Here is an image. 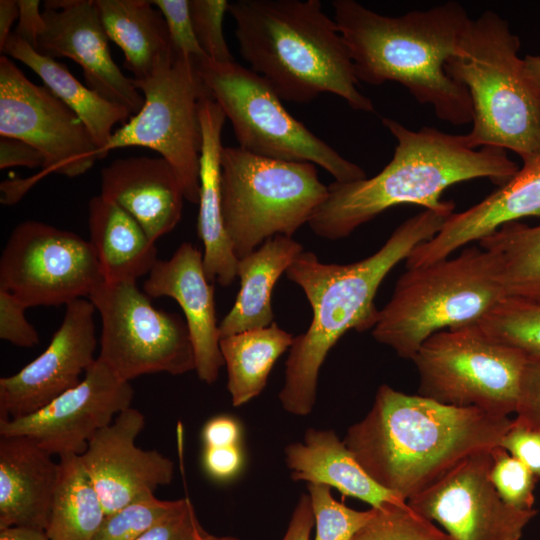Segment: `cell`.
Returning a JSON list of instances; mask_svg holds the SVG:
<instances>
[{
  "instance_id": "obj_10",
  "label": "cell",
  "mask_w": 540,
  "mask_h": 540,
  "mask_svg": "<svg viewBox=\"0 0 540 540\" xmlns=\"http://www.w3.org/2000/svg\"><path fill=\"white\" fill-rule=\"evenodd\" d=\"M133 81L144 96V104L113 132L105 154L130 146L156 151L174 169L185 199L198 204L202 149L199 106L211 95L196 60L173 50L149 76Z\"/></svg>"
},
{
  "instance_id": "obj_14",
  "label": "cell",
  "mask_w": 540,
  "mask_h": 540,
  "mask_svg": "<svg viewBox=\"0 0 540 540\" xmlns=\"http://www.w3.org/2000/svg\"><path fill=\"white\" fill-rule=\"evenodd\" d=\"M0 135L23 140L44 156L48 173L77 177L101 159L89 130L45 85L31 82L7 56L0 57Z\"/></svg>"
},
{
  "instance_id": "obj_9",
  "label": "cell",
  "mask_w": 540,
  "mask_h": 540,
  "mask_svg": "<svg viewBox=\"0 0 540 540\" xmlns=\"http://www.w3.org/2000/svg\"><path fill=\"white\" fill-rule=\"evenodd\" d=\"M211 97L232 124L238 147L251 154L291 162H310L336 182H352L366 172L314 135L283 106L281 98L258 73L236 61L196 60Z\"/></svg>"
},
{
  "instance_id": "obj_42",
  "label": "cell",
  "mask_w": 540,
  "mask_h": 540,
  "mask_svg": "<svg viewBox=\"0 0 540 540\" xmlns=\"http://www.w3.org/2000/svg\"><path fill=\"white\" fill-rule=\"evenodd\" d=\"M515 419L540 432V357H527Z\"/></svg>"
},
{
  "instance_id": "obj_51",
  "label": "cell",
  "mask_w": 540,
  "mask_h": 540,
  "mask_svg": "<svg viewBox=\"0 0 540 540\" xmlns=\"http://www.w3.org/2000/svg\"><path fill=\"white\" fill-rule=\"evenodd\" d=\"M523 61L527 76L540 96V56L526 55Z\"/></svg>"
},
{
  "instance_id": "obj_25",
  "label": "cell",
  "mask_w": 540,
  "mask_h": 540,
  "mask_svg": "<svg viewBox=\"0 0 540 540\" xmlns=\"http://www.w3.org/2000/svg\"><path fill=\"white\" fill-rule=\"evenodd\" d=\"M285 461L294 481L333 487L344 496L368 503L371 508L407 503L378 484L333 430L307 429L303 442L285 447Z\"/></svg>"
},
{
  "instance_id": "obj_34",
  "label": "cell",
  "mask_w": 540,
  "mask_h": 540,
  "mask_svg": "<svg viewBox=\"0 0 540 540\" xmlns=\"http://www.w3.org/2000/svg\"><path fill=\"white\" fill-rule=\"evenodd\" d=\"M372 518L351 540H452L435 523L413 511L408 504L374 508Z\"/></svg>"
},
{
  "instance_id": "obj_11",
  "label": "cell",
  "mask_w": 540,
  "mask_h": 540,
  "mask_svg": "<svg viewBox=\"0 0 540 540\" xmlns=\"http://www.w3.org/2000/svg\"><path fill=\"white\" fill-rule=\"evenodd\" d=\"M527 356L490 338L478 324L439 331L412 358L418 394L456 407L516 412Z\"/></svg>"
},
{
  "instance_id": "obj_28",
  "label": "cell",
  "mask_w": 540,
  "mask_h": 540,
  "mask_svg": "<svg viewBox=\"0 0 540 540\" xmlns=\"http://www.w3.org/2000/svg\"><path fill=\"white\" fill-rule=\"evenodd\" d=\"M2 53L33 70L44 85L78 115L99 147L101 159L105 158L113 127L126 123L131 113L82 84L64 64L40 54L13 32Z\"/></svg>"
},
{
  "instance_id": "obj_27",
  "label": "cell",
  "mask_w": 540,
  "mask_h": 540,
  "mask_svg": "<svg viewBox=\"0 0 540 540\" xmlns=\"http://www.w3.org/2000/svg\"><path fill=\"white\" fill-rule=\"evenodd\" d=\"M303 251L292 237L277 235L238 260L240 290L219 324L221 338L274 323L273 287Z\"/></svg>"
},
{
  "instance_id": "obj_16",
  "label": "cell",
  "mask_w": 540,
  "mask_h": 540,
  "mask_svg": "<svg viewBox=\"0 0 540 540\" xmlns=\"http://www.w3.org/2000/svg\"><path fill=\"white\" fill-rule=\"evenodd\" d=\"M134 391L98 358L84 378L40 410L0 420V436H25L51 455L81 456L94 434L131 407Z\"/></svg>"
},
{
  "instance_id": "obj_47",
  "label": "cell",
  "mask_w": 540,
  "mask_h": 540,
  "mask_svg": "<svg viewBox=\"0 0 540 540\" xmlns=\"http://www.w3.org/2000/svg\"><path fill=\"white\" fill-rule=\"evenodd\" d=\"M202 439L205 447L239 445L241 426L231 416H216L205 423L202 430Z\"/></svg>"
},
{
  "instance_id": "obj_6",
  "label": "cell",
  "mask_w": 540,
  "mask_h": 540,
  "mask_svg": "<svg viewBox=\"0 0 540 540\" xmlns=\"http://www.w3.org/2000/svg\"><path fill=\"white\" fill-rule=\"evenodd\" d=\"M520 40L496 12L470 20L446 73L467 88L473 106L468 145L511 150L525 159L540 152V96L518 56Z\"/></svg>"
},
{
  "instance_id": "obj_2",
  "label": "cell",
  "mask_w": 540,
  "mask_h": 540,
  "mask_svg": "<svg viewBox=\"0 0 540 540\" xmlns=\"http://www.w3.org/2000/svg\"><path fill=\"white\" fill-rule=\"evenodd\" d=\"M382 123L397 140L392 159L372 178L334 181L328 186L327 197L308 221L317 236L345 238L398 205H418L451 215L455 204L441 199L448 187L477 178L501 186L520 168L506 150L492 146L473 149L465 135L432 127L413 131L388 117Z\"/></svg>"
},
{
  "instance_id": "obj_38",
  "label": "cell",
  "mask_w": 540,
  "mask_h": 540,
  "mask_svg": "<svg viewBox=\"0 0 540 540\" xmlns=\"http://www.w3.org/2000/svg\"><path fill=\"white\" fill-rule=\"evenodd\" d=\"M195 36L206 56L217 63L233 62L223 33V19L228 11L226 0H189Z\"/></svg>"
},
{
  "instance_id": "obj_30",
  "label": "cell",
  "mask_w": 540,
  "mask_h": 540,
  "mask_svg": "<svg viewBox=\"0 0 540 540\" xmlns=\"http://www.w3.org/2000/svg\"><path fill=\"white\" fill-rule=\"evenodd\" d=\"M293 339L275 322L220 339L233 406L239 407L263 391L275 362L290 349Z\"/></svg>"
},
{
  "instance_id": "obj_49",
  "label": "cell",
  "mask_w": 540,
  "mask_h": 540,
  "mask_svg": "<svg viewBox=\"0 0 540 540\" xmlns=\"http://www.w3.org/2000/svg\"><path fill=\"white\" fill-rule=\"evenodd\" d=\"M19 17L17 2L14 0L0 1V51L3 52L5 45L12 34L11 27Z\"/></svg>"
},
{
  "instance_id": "obj_32",
  "label": "cell",
  "mask_w": 540,
  "mask_h": 540,
  "mask_svg": "<svg viewBox=\"0 0 540 540\" xmlns=\"http://www.w3.org/2000/svg\"><path fill=\"white\" fill-rule=\"evenodd\" d=\"M477 243L497 256L506 297L540 305V225L509 222Z\"/></svg>"
},
{
  "instance_id": "obj_35",
  "label": "cell",
  "mask_w": 540,
  "mask_h": 540,
  "mask_svg": "<svg viewBox=\"0 0 540 540\" xmlns=\"http://www.w3.org/2000/svg\"><path fill=\"white\" fill-rule=\"evenodd\" d=\"M307 489L316 525L315 540H351L374 515V508L360 511L338 502L327 485L308 483Z\"/></svg>"
},
{
  "instance_id": "obj_40",
  "label": "cell",
  "mask_w": 540,
  "mask_h": 540,
  "mask_svg": "<svg viewBox=\"0 0 540 540\" xmlns=\"http://www.w3.org/2000/svg\"><path fill=\"white\" fill-rule=\"evenodd\" d=\"M27 307L4 288H0V338L16 346L30 348L39 343V335L26 319Z\"/></svg>"
},
{
  "instance_id": "obj_29",
  "label": "cell",
  "mask_w": 540,
  "mask_h": 540,
  "mask_svg": "<svg viewBox=\"0 0 540 540\" xmlns=\"http://www.w3.org/2000/svg\"><path fill=\"white\" fill-rule=\"evenodd\" d=\"M108 35L123 51V66L141 80L172 53L168 28L159 9L147 0H95Z\"/></svg>"
},
{
  "instance_id": "obj_13",
  "label": "cell",
  "mask_w": 540,
  "mask_h": 540,
  "mask_svg": "<svg viewBox=\"0 0 540 540\" xmlns=\"http://www.w3.org/2000/svg\"><path fill=\"white\" fill-rule=\"evenodd\" d=\"M103 282L89 241L36 220L12 230L0 257V288L27 308L66 306Z\"/></svg>"
},
{
  "instance_id": "obj_8",
  "label": "cell",
  "mask_w": 540,
  "mask_h": 540,
  "mask_svg": "<svg viewBox=\"0 0 540 540\" xmlns=\"http://www.w3.org/2000/svg\"><path fill=\"white\" fill-rule=\"evenodd\" d=\"M220 166L223 222L238 260L269 238L292 237L328 194L310 162L260 157L237 146L222 148Z\"/></svg>"
},
{
  "instance_id": "obj_52",
  "label": "cell",
  "mask_w": 540,
  "mask_h": 540,
  "mask_svg": "<svg viewBox=\"0 0 540 540\" xmlns=\"http://www.w3.org/2000/svg\"><path fill=\"white\" fill-rule=\"evenodd\" d=\"M194 540H239V539L233 536H216V535L210 534L206 530L203 529V527L198 521L195 527Z\"/></svg>"
},
{
  "instance_id": "obj_17",
  "label": "cell",
  "mask_w": 540,
  "mask_h": 540,
  "mask_svg": "<svg viewBox=\"0 0 540 540\" xmlns=\"http://www.w3.org/2000/svg\"><path fill=\"white\" fill-rule=\"evenodd\" d=\"M95 311L88 298L67 304L47 348L19 372L0 378V420L30 415L81 381L96 360Z\"/></svg>"
},
{
  "instance_id": "obj_19",
  "label": "cell",
  "mask_w": 540,
  "mask_h": 540,
  "mask_svg": "<svg viewBox=\"0 0 540 540\" xmlns=\"http://www.w3.org/2000/svg\"><path fill=\"white\" fill-rule=\"evenodd\" d=\"M144 425L143 414L129 407L98 430L80 456L105 515L155 495L158 487L173 480V461L157 450H144L135 444Z\"/></svg>"
},
{
  "instance_id": "obj_50",
  "label": "cell",
  "mask_w": 540,
  "mask_h": 540,
  "mask_svg": "<svg viewBox=\"0 0 540 540\" xmlns=\"http://www.w3.org/2000/svg\"><path fill=\"white\" fill-rule=\"evenodd\" d=\"M0 540H50L44 530L27 527L0 529Z\"/></svg>"
},
{
  "instance_id": "obj_46",
  "label": "cell",
  "mask_w": 540,
  "mask_h": 540,
  "mask_svg": "<svg viewBox=\"0 0 540 540\" xmlns=\"http://www.w3.org/2000/svg\"><path fill=\"white\" fill-rule=\"evenodd\" d=\"M16 2L19 17L13 33L36 50L39 37L45 28L42 12L39 10L40 1L17 0Z\"/></svg>"
},
{
  "instance_id": "obj_37",
  "label": "cell",
  "mask_w": 540,
  "mask_h": 540,
  "mask_svg": "<svg viewBox=\"0 0 540 540\" xmlns=\"http://www.w3.org/2000/svg\"><path fill=\"white\" fill-rule=\"evenodd\" d=\"M491 455L490 480L503 501L518 509H532L535 475L500 445L491 449Z\"/></svg>"
},
{
  "instance_id": "obj_44",
  "label": "cell",
  "mask_w": 540,
  "mask_h": 540,
  "mask_svg": "<svg viewBox=\"0 0 540 540\" xmlns=\"http://www.w3.org/2000/svg\"><path fill=\"white\" fill-rule=\"evenodd\" d=\"M244 463L240 445L205 447L203 467L206 473L218 481H229L241 471Z\"/></svg>"
},
{
  "instance_id": "obj_1",
  "label": "cell",
  "mask_w": 540,
  "mask_h": 540,
  "mask_svg": "<svg viewBox=\"0 0 540 540\" xmlns=\"http://www.w3.org/2000/svg\"><path fill=\"white\" fill-rule=\"evenodd\" d=\"M512 420L382 384L343 442L378 484L407 502L469 455L499 446Z\"/></svg>"
},
{
  "instance_id": "obj_21",
  "label": "cell",
  "mask_w": 540,
  "mask_h": 540,
  "mask_svg": "<svg viewBox=\"0 0 540 540\" xmlns=\"http://www.w3.org/2000/svg\"><path fill=\"white\" fill-rule=\"evenodd\" d=\"M522 161L511 179L467 210L453 212L436 235L417 245L405 260L406 268L446 259L506 223L526 217L540 218V152Z\"/></svg>"
},
{
  "instance_id": "obj_36",
  "label": "cell",
  "mask_w": 540,
  "mask_h": 540,
  "mask_svg": "<svg viewBox=\"0 0 540 540\" xmlns=\"http://www.w3.org/2000/svg\"><path fill=\"white\" fill-rule=\"evenodd\" d=\"M179 500H161L151 495L107 514L93 540H137L168 515Z\"/></svg>"
},
{
  "instance_id": "obj_22",
  "label": "cell",
  "mask_w": 540,
  "mask_h": 540,
  "mask_svg": "<svg viewBox=\"0 0 540 540\" xmlns=\"http://www.w3.org/2000/svg\"><path fill=\"white\" fill-rule=\"evenodd\" d=\"M100 195L129 213L156 242L182 217V185L162 157L131 156L114 160L100 174Z\"/></svg>"
},
{
  "instance_id": "obj_41",
  "label": "cell",
  "mask_w": 540,
  "mask_h": 540,
  "mask_svg": "<svg viewBox=\"0 0 540 540\" xmlns=\"http://www.w3.org/2000/svg\"><path fill=\"white\" fill-rule=\"evenodd\" d=\"M197 522L195 509L189 497H185L137 540H194Z\"/></svg>"
},
{
  "instance_id": "obj_4",
  "label": "cell",
  "mask_w": 540,
  "mask_h": 540,
  "mask_svg": "<svg viewBox=\"0 0 540 540\" xmlns=\"http://www.w3.org/2000/svg\"><path fill=\"white\" fill-rule=\"evenodd\" d=\"M331 5L358 81L397 82L419 103L431 105L440 120L457 126L472 122L467 88L445 71L471 20L460 3L448 1L398 17L381 15L354 0Z\"/></svg>"
},
{
  "instance_id": "obj_7",
  "label": "cell",
  "mask_w": 540,
  "mask_h": 540,
  "mask_svg": "<svg viewBox=\"0 0 540 540\" xmlns=\"http://www.w3.org/2000/svg\"><path fill=\"white\" fill-rule=\"evenodd\" d=\"M505 297L497 256L469 246L456 257L407 269L379 310L372 336L412 360L430 336L478 324Z\"/></svg>"
},
{
  "instance_id": "obj_26",
  "label": "cell",
  "mask_w": 540,
  "mask_h": 540,
  "mask_svg": "<svg viewBox=\"0 0 540 540\" xmlns=\"http://www.w3.org/2000/svg\"><path fill=\"white\" fill-rule=\"evenodd\" d=\"M88 224L104 282H136L150 273L157 247L129 213L99 194L89 202Z\"/></svg>"
},
{
  "instance_id": "obj_23",
  "label": "cell",
  "mask_w": 540,
  "mask_h": 540,
  "mask_svg": "<svg viewBox=\"0 0 540 540\" xmlns=\"http://www.w3.org/2000/svg\"><path fill=\"white\" fill-rule=\"evenodd\" d=\"M60 472L59 462L35 440L0 437V529L46 530Z\"/></svg>"
},
{
  "instance_id": "obj_3",
  "label": "cell",
  "mask_w": 540,
  "mask_h": 540,
  "mask_svg": "<svg viewBox=\"0 0 540 540\" xmlns=\"http://www.w3.org/2000/svg\"><path fill=\"white\" fill-rule=\"evenodd\" d=\"M449 216L424 209L401 223L379 250L353 263H323L310 251L293 261L285 274L303 290L312 320L289 349L279 393L285 411L297 416L311 413L328 352L349 330L373 329L379 315L374 300L385 277L417 245L436 235Z\"/></svg>"
},
{
  "instance_id": "obj_43",
  "label": "cell",
  "mask_w": 540,
  "mask_h": 540,
  "mask_svg": "<svg viewBox=\"0 0 540 540\" xmlns=\"http://www.w3.org/2000/svg\"><path fill=\"white\" fill-rule=\"evenodd\" d=\"M500 446L522 462L540 481V432L515 418Z\"/></svg>"
},
{
  "instance_id": "obj_18",
  "label": "cell",
  "mask_w": 540,
  "mask_h": 540,
  "mask_svg": "<svg viewBox=\"0 0 540 540\" xmlns=\"http://www.w3.org/2000/svg\"><path fill=\"white\" fill-rule=\"evenodd\" d=\"M42 16L45 28L37 52L75 61L91 90L131 114L141 110L144 96L114 62L95 0H47Z\"/></svg>"
},
{
  "instance_id": "obj_15",
  "label": "cell",
  "mask_w": 540,
  "mask_h": 540,
  "mask_svg": "<svg viewBox=\"0 0 540 540\" xmlns=\"http://www.w3.org/2000/svg\"><path fill=\"white\" fill-rule=\"evenodd\" d=\"M491 465V449L473 453L407 504L452 540H520L538 510L504 502L490 480Z\"/></svg>"
},
{
  "instance_id": "obj_5",
  "label": "cell",
  "mask_w": 540,
  "mask_h": 540,
  "mask_svg": "<svg viewBox=\"0 0 540 540\" xmlns=\"http://www.w3.org/2000/svg\"><path fill=\"white\" fill-rule=\"evenodd\" d=\"M240 54L282 99L308 103L323 93L354 110L374 112L335 20L319 0H237L229 3Z\"/></svg>"
},
{
  "instance_id": "obj_24",
  "label": "cell",
  "mask_w": 540,
  "mask_h": 540,
  "mask_svg": "<svg viewBox=\"0 0 540 540\" xmlns=\"http://www.w3.org/2000/svg\"><path fill=\"white\" fill-rule=\"evenodd\" d=\"M202 131L200 157V194L197 234L201 239L206 278L224 287L237 277L238 258L225 230L220 193L221 134L226 115L213 98H204L199 106Z\"/></svg>"
},
{
  "instance_id": "obj_45",
  "label": "cell",
  "mask_w": 540,
  "mask_h": 540,
  "mask_svg": "<svg viewBox=\"0 0 540 540\" xmlns=\"http://www.w3.org/2000/svg\"><path fill=\"white\" fill-rule=\"evenodd\" d=\"M44 156L29 143L3 136L0 139V168L23 166L28 168L43 167Z\"/></svg>"
},
{
  "instance_id": "obj_33",
  "label": "cell",
  "mask_w": 540,
  "mask_h": 540,
  "mask_svg": "<svg viewBox=\"0 0 540 540\" xmlns=\"http://www.w3.org/2000/svg\"><path fill=\"white\" fill-rule=\"evenodd\" d=\"M493 340L540 357V305L505 297L478 323Z\"/></svg>"
},
{
  "instance_id": "obj_39",
  "label": "cell",
  "mask_w": 540,
  "mask_h": 540,
  "mask_svg": "<svg viewBox=\"0 0 540 540\" xmlns=\"http://www.w3.org/2000/svg\"><path fill=\"white\" fill-rule=\"evenodd\" d=\"M162 13L175 52L201 60L208 58L194 33L189 0H152Z\"/></svg>"
},
{
  "instance_id": "obj_48",
  "label": "cell",
  "mask_w": 540,
  "mask_h": 540,
  "mask_svg": "<svg viewBox=\"0 0 540 540\" xmlns=\"http://www.w3.org/2000/svg\"><path fill=\"white\" fill-rule=\"evenodd\" d=\"M314 516L309 494L302 493L282 540H309Z\"/></svg>"
},
{
  "instance_id": "obj_20",
  "label": "cell",
  "mask_w": 540,
  "mask_h": 540,
  "mask_svg": "<svg viewBox=\"0 0 540 540\" xmlns=\"http://www.w3.org/2000/svg\"><path fill=\"white\" fill-rule=\"evenodd\" d=\"M143 291L149 297H170L179 304L190 332L197 376L213 384L224 360L214 285L206 278L203 253L192 243H182L169 259L157 260L143 283Z\"/></svg>"
},
{
  "instance_id": "obj_12",
  "label": "cell",
  "mask_w": 540,
  "mask_h": 540,
  "mask_svg": "<svg viewBox=\"0 0 540 540\" xmlns=\"http://www.w3.org/2000/svg\"><path fill=\"white\" fill-rule=\"evenodd\" d=\"M101 318L97 357L125 381L153 373L195 370L185 319L154 307L136 282L100 284L88 297Z\"/></svg>"
},
{
  "instance_id": "obj_31",
  "label": "cell",
  "mask_w": 540,
  "mask_h": 540,
  "mask_svg": "<svg viewBox=\"0 0 540 540\" xmlns=\"http://www.w3.org/2000/svg\"><path fill=\"white\" fill-rule=\"evenodd\" d=\"M60 472L48 525L50 540H93L105 511L80 456H59Z\"/></svg>"
}]
</instances>
